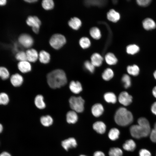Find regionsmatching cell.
<instances>
[{
  "instance_id": "1",
  "label": "cell",
  "mask_w": 156,
  "mask_h": 156,
  "mask_svg": "<svg viewBox=\"0 0 156 156\" xmlns=\"http://www.w3.org/2000/svg\"><path fill=\"white\" fill-rule=\"evenodd\" d=\"M138 125H134L130 128V131L133 138L138 139L147 137L151 131V127L148 120L141 117L138 120Z\"/></svg>"
},
{
  "instance_id": "2",
  "label": "cell",
  "mask_w": 156,
  "mask_h": 156,
  "mask_svg": "<svg viewBox=\"0 0 156 156\" xmlns=\"http://www.w3.org/2000/svg\"><path fill=\"white\" fill-rule=\"evenodd\" d=\"M47 78L49 86L54 89L62 87L67 82L66 74L61 69H56L50 72L47 74Z\"/></svg>"
},
{
  "instance_id": "3",
  "label": "cell",
  "mask_w": 156,
  "mask_h": 156,
  "mask_svg": "<svg viewBox=\"0 0 156 156\" xmlns=\"http://www.w3.org/2000/svg\"><path fill=\"white\" fill-rule=\"evenodd\" d=\"M114 120L116 122L118 125L125 126L132 122L133 117L131 112L126 108L122 107L116 111L115 115Z\"/></svg>"
},
{
  "instance_id": "4",
  "label": "cell",
  "mask_w": 156,
  "mask_h": 156,
  "mask_svg": "<svg viewBox=\"0 0 156 156\" xmlns=\"http://www.w3.org/2000/svg\"><path fill=\"white\" fill-rule=\"evenodd\" d=\"M66 42V39L65 36L59 34H56L53 35L49 41L50 46L56 50L61 49Z\"/></svg>"
},
{
  "instance_id": "5",
  "label": "cell",
  "mask_w": 156,
  "mask_h": 156,
  "mask_svg": "<svg viewBox=\"0 0 156 156\" xmlns=\"http://www.w3.org/2000/svg\"><path fill=\"white\" fill-rule=\"evenodd\" d=\"M69 105L73 111L81 113L84 110V101L81 96H71L69 100Z\"/></svg>"
},
{
  "instance_id": "6",
  "label": "cell",
  "mask_w": 156,
  "mask_h": 156,
  "mask_svg": "<svg viewBox=\"0 0 156 156\" xmlns=\"http://www.w3.org/2000/svg\"><path fill=\"white\" fill-rule=\"evenodd\" d=\"M27 24L32 27L33 31L35 34H38L39 31L41 22L38 17L36 16H29L26 20Z\"/></svg>"
},
{
  "instance_id": "7",
  "label": "cell",
  "mask_w": 156,
  "mask_h": 156,
  "mask_svg": "<svg viewBox=\"0 0 156 156\" xmlns=\"http://www.w3.org/2000/svg\"><path fill=\"white\" fill-rule=\"evenodd\" d=\"M18 42L24 47L29 48L34 44V40L32 37L27 34L21 35L18 38Z\"/></svg>"
},
{
  "instance_id": "8",
  "label": "cell",
  "mask_w": 156,
  "mask_h": 156,
  "mask_svg": "<svg viewBox=\"0 0 156 156\" xmlns=\"http://www.w3.org/2000/svg\"><path fill=\"white\" fill-rule=\"evenodd\" d=\"M118 99L119 102L123 105L127 106L132 102V97L126 92H122L119 94Z\"/></svg>"
},
{
  "instance_id": "9",
  "label": "cell",
  "mask_w": 156,
  "mask_h": 156,
  "mask_svg": "<svg viewBox=\"0 0 156 156\" xmlns=\"http://www.w3.org/2000/svg\"><path fill=\"white\" fill-rule=\"evenodd\" d=\"M27 61L30 62H35L38 58V53L37 51L34 49H28L25 52Z\"/></svg>"
},
{
  "instance_id": "10",
  "label": "cell",
  "mask_w": 156,
  "mask_h": 156,
  "mask_svg": "<svg viewBox=\"0 0 156 156\" xmlns=\"http://www.w3.org/2000/svg\"><path fill=\"white\" fill-rule=\"evenodd\" d=\"M77 145L76 140L73 138H69L62 142V146L67 151L69 148L76 147Z\"/></svg>"
},
{
  "instance_id": "11",
  "label": "cell",
  "mask_w": 156,
  "mask_h": 156,
  "mask_svg": "<svg viewBox=\"0 0 156 156\" xmlns=\"http://www.w3.org/2000/svg\"><path fill=\"white\" fill-rule=\"evenodd\" d=\"M10 80L13 86L17 87L22 85L23 79V77L21 75L18 73H16L11 76Z\"/></svg>"
},
{
  "instance_id": "12",
  "label": "cell",
  "mask_w": 156,
  "mask_h": 156,
  "mask_svg": "<svg viewBox=\"0 0 156 156\" xmlns=\"http://www.w3.org/2000/svg\"><path fill=\"white\" fill-rule=\"evenodd\" d=\"M19 70L23 73H26L30 71L31 69V65L27 61L19 62L18 64Z\"/></svg>"
},
{
  "instance_id": "13",
  "label": "cell",
  "mask_w": 156,
  "mask_h": 156,
  "mask_svg": "<svg viewBox=\"0 0 156 156\" xmlns=\"http://www.w3.org/2000/svg\"><path fill=\"white\" fill-rule=\"evenodd\" d=\"M69 87L71 91L75 94L79 93L82 90L81 85L78 81H72L70 83Z\"/></svg>"
},
{
  "instance_id": "14",
  "label": "cell",
  "mask_w": 156,
  "mask_h": 156,
  "mask_svg": "<svg viewBox=\"0 0 156 156\" xmlns=\"http://www.w3.org/2000/svg\"><path fill=\"white\" fill-rule=\"evenodd\" d=\"M91 111L92 114L94 116L98 117L103 114L104 111V108L101 104L96 103L92 106Z\"/></svg>"
},
{
  "instance_id": "15",
  "label": "cell",
  "mask_w": 156,
  "mask_h": 156,
  "mask_svg": "<svg viewBox=\"0 0 156 156\" xmlns=\"http://www.w3.org/2000/svg\"><path fill=\"white\" fill-rule=\"evenodd\" d=\"M91 62L94 66H99L102 64L103 60V57L99 54L95 53L93 54L91 57Z\"/></svg>"
},
{
  "instance_id": "16",
  "label": "cell",
  "mask_w": 156,
  "mask_h": 156,
  "mask_svg": "<svg viewBox=\"0 0 156 156\" xmlns=\"http://www.w3.org/2000/svg\"><path fill=\"white\" fill-rule=\"evenodd\" d=\"M38 59L40 62L44 64L49 63L50 60V55L48 52L44 50L40 51L38 54Z\"/></svg>"
},
{
  "instance_id": "17",
  "label": "cell",
  "mask_w": 156,
  "mask_h": 156,
  "mask_svg": "<svg viewBox=\"0 0 156 156\" xmlns=\"http://www.w3.org/2000/svg\"><path fill=\"white\" fill-rule=\"evenodd\" d=\"M93 128L98 133L102 134L105 131L106 126L102 122L97 121L95 122L93 125Z\"/></svg>"
},
{
  "instance_id": "18",
  "label": "cell",
  "mask_w": 156,
  "mask_h": 156,
  "mask_svg": "<svg viewBox=\"0 0 156 156\" xmlns=\"http://www.w3.org/2000/svg\"><path fill=\"white\" fill-rule=\"evenodd\" d=\"M78 116L75 112L72 110L68 111L66 115V119L68 123L70 124L75 123L78 120Z\"/></svg>"
},
{
  "instance_id": "19",
  "label": "cell",
  "mask_w": 156,
  "mask_h": 156,
  "mask_svg": "<svg viewBox=\"0 0 156 156\" xmlns=\"http://www.w3.org/2000/svg\"><path fill=\"white\" fill-rule=\"evenodd\" d=\"M142 25L144 28L146 30L154 29L156 26L154 21L150 18H147L144 19L142 22Z\"/></svg>"
},
{
  "instance_id": "20",
  "label": "cell",
  "mask_w": 156,
  "mask_h": 156,
  "mask_svg": "<svg viewBox=\"0 0 156 156\" xmlns=\"http://www.w3.org/2000/svg\"><path fill=\"white\" fill-rule=\"evenodd\" d=\"M120 16L119 14L112 9L110 10L107 14L108 19L113 22H116L118 21Z\"/></svg>"
},
{
  "instance_id": "21",
  "label": "cell",
  "mask_w": 156,
  "mask_h": 156,
  "mask_svg": "<svg viewBox=\"0 0 156 156\" xmlns=\"http://www.w3.org/2000/svg\"><path fill=\"white\" fill-rule=\"evenodd\" d=\"M69 26L74 30H77L80 27L81 25V20L78 18L74 17L72 18L68 22Z\"/></svg>"
},
{
  "instance_id": "22",
  "label": "cell",
  "mask_w": 156,
  "mask_h": 156,
  "mask_svg": "<svg viewBox=\"0 0 156 156\" xmlns=\"http://www.w3.org/2000/svg\"><path fill=\"white\" fill-rule=\"evenodd\" d=\"M34 103L36 106L39 109H43L45 107L46 104L44 101V98L41 95L39 94L36 96Z\"/></svg>"
},
{
  "instance_id": "23",
  "label": "cell",
  "mask_w": 156,
  "mask_h": 156,
  "mask_svg": "<svg viewBox=\"0 0 156 156\" xmlns=\"http://www.w3.org/2000/svg\"><path fill=\"white\" fill-rule=\"evenodd\" d=\"M136 145L135 142L132 140H127L123 145V148L125 150L133 151L135 149Z\"/></svg>"
},
{
  "instance_id": "24",
  "label": "cell",
  "mask_w": 156,
  "mask_h": 156,
  "mask_svg": "<svg viewBox=\"0 0 156 156\" xmlns=\"http://www.w3.org/2000/svg\"><path fill=\"white\" fill-rule=\"evenodd\" d=\"M105 60L107 63L110 65L116 64L118 60L115 55L112 53H108L105 57Z\"/></svg>"
},
{
  "instance_id": "25",
  "label": "cell",
  "mask_w": 156,
  "mask_h": 156,
  "mask_svg": "<svg viewBox=\"0 0 156 156\" xmlns=\"http://www.w3.org/2000/svg\"><path fill=\"white\" fill-rule=\"evenodd\" d=\"M105 100L109 103H115L116 101V97L114 93L112 92L105 93L104 95Z\"/></svg>"
},
{
  "instance_id": "26",
  "label": "cell",
  "mask_w": 156,
  "mask_h": 156,
  "mask_svg": "<svg viewBox=\"0 0 156 156\" xmlns=\"http://www.w3.org/2000/svg\"><path fill=\"white\" fill-rule=\"evenodd\" d=\"M40 121L42 125L45 127H49L53 123V118L49 115L42 116L40 118Z\"/></svg>"
},
{
  "instance_id": "27",
  "label": "cell",
  "mask_w": 156,
  "mask_h": 156,
  "mask_svg": "<svg viewBox=\"0 0 156 156\" xmlns=\"http://www.w3.org/2000/svg\"><path fill=\"white\" fill-rule=\"evenodd\" d=\"M127 71L130 75L135 76L139 74L140 69L136 65L129 66L127 68Z\"/></svg>"
},
{
  "instance_id": "28",
  "label": "cell",
  "mask_w": 156,
  "mask_h": 156,
  "mask_svg": "<svg viewBox=\"0 0 156 156\" xmlns=\"http://www.w3.org/2000/svg\"><path fill=\"white\" fill-rule=\"evenodd\" d=\"M120 134L119 130L116 128H113L109 131L108 137L112 140H115L118 138Z\"/></svg>"
},
{
  "instance_id": "29",
  "label": "cell",
  "mask_w": 156,
  "mask_h": 156,
  "mask_svg": "<svg viewBox=\"0 0 156 156\" xmlns=\"http://www.w3.org/2000/svg\"><path fill=\"white\" fill-rule=\"evenodd\" d=\"M114 76L113 70L110 68H107L104 71L102 74L103 78L105 81H109Z\"/></svg>"
},
{
  "instance_id": "30",
  "label": "cell",
  "mask_w": 156,
  "mask_h": 156,
  "mask_svg": "<svg viewBox=\"0 0 156 156\" xmlns=\"http://www.w3.org/2000/svg\"><path fill=\"white\" fill-rule=\"evenodd\" d=\"M42 5L44 9L50 10L53 8L54 3L52 0H44L42 2Z\"/></svg>"
},
{
  "instance_id": "31",
  "label": "cell",
  "mask_w": 156,
  "mask_h": 156,
  "mask_svg": "<svg viewBox=\"0 0 156 156\" xmlns=\"http://www.w3.org/2000/svg\"><path fill=\"white\" fill-rule=\"evenodd\" d=\"M91 36L94 39H99L101 37V34L99 29L96 27L91 28L90 31Z\"/></svg>"
},
{
  "instance_id": "32",
  "label": "cell",
  "mask_w": 156,
  "mask_h": 156,
  "mask_svg": "<svg viewBox=\"0 0 156 156\" xmlns=\"http://www.w3.org/2000/svg\"><path fill=\"white\" fill-rule=\"evenodd\" d=\"M140 50L139 47L135 44H130L128 46L126 51L128 54L133 55L138 52Z\"/></svg>"
},
{
  "instance_id": "33",
  "label": "cell",
  "mask_w": 156,
  "mask_h": 156,
  "mask_svg": "<svg viewBox=\"0 0 156 156\" xmlns=\"http://www.w3.org/2000/svg\"><path fill=\"white\" fill-rule=\"evenodd\" d=\"M123 152L119 148L114 147L111 148L109 152V156H122Z\"/></svg>"
},
{
  "instance_id": "34",
  "label": "cell",
  "mask_w": 156,
  "mask_h": 156,
  "mask_svg": "<svg viewBox=\"0 0 156 156\" xmlns=\"http://www.w3.org/2000/svg\"><path fill=\"white\" fill-rule=\"evenodd\" d=\"M80 46L83 49L89 47L90 45V40L87 37H83L81 38L79 41Z\"/></svg>"
},
{
  "instance_id": "35",
  "label": "cell",
  "mask_w": 156,
  "mask_h": 156,
  "mask_svg": "<svg viewBox=\"0 0 156 156\" xmlns=\"http://www.w3.org/2000/svg\"><path fill=\"white\" fill-rule=\"evenodd\" d=\"M122 81L124 84V87L126 88L129 87L131 84V79L129 75L124 74L122 78Z\"/></svg>"
},
{
  "instance_id": "36",
  "label": "cell",
  "mask_w": 156,
  "mask_h": 156,
  "mask_svg": "<svg viewBox=\"0 0 156 156\" xmlns=\"http://www.w3.org/2000/svg\"><path fill=\"white\" fill-rule=\"evenodd\" d=\"M10 76V73L8 70L4 67H0V77L3 80L8 79Z\"/></svg>"
},
{
  "instance_id": "37",
  "label": "cell",
  "mask_w": 156,
  "mask_h": 156,
  "mask_svg": "<svg viewBox=\"0 0 156 156\" xmlns=\"http://www.w3.org/2000/svg\"><path fill=\"white\" fill-rule=\"evenodd\" d=\"M9 101L8 95L6 93H0V104L5 105L7 104Z\"/></svg>"
},
{
  "instance_id": "38",
  "label": "cell",
  "mask_w": 156,
  "mask_h": 156,
  "mask_svg": "<svg viewBox=\"0 0 156 156\" xmlns=\"http://www.w3.org/2000/svg\"><path fill=\"white\" fill-rule=\"evenodd\" d=\"M15 57L20 62L27 61L26 53L23 51H20L17 53Z\"/></svg>"
},
{
  "instance_id": "39",
  "label": "cell",
  "mask_w": 156,
  "mask_h": 156,
  "mask_svg": "<svg viewBox=\"0 0 156 156\" xmlns=\"http://www.w3.org/2000/svg\"><path fill=\"white\" fill-rule=\"evenodd\" d=\"M85 68L91 73H93L94 70L95 66L91 62L88 61H86L84 64Z\"/></svg>"
},
{
  "instance_id": "40",
  "label": "cell",
  "mask_w": 156,
  "mask_h": 156,
  "mask_svg": "<svg viewBox=\"0 0 156 156\" xmlns=\"http://www.w3.org/2000/svg\"><path fill=\"white\" fill-rule=\"evenodd\" d=\"M150 136L151 141L156 143V122L154 124V128L151 131Z\"/></svg>"
},
{
  "instance_id": "41",
  "label": "cell",
  "mask_w": 156,
  "mask_h": 156,
  "mask_svg": "<svg viewBox=\"0 0 156 156\" xmlns=\"http://www.w3.org/2000/svg\"><path fill=\"white\" fill-rule=\"evenodd\" d=\"M151 0H137V2L138 4L140 5L143 6H146L151 3Z\"/></svg>"
},
{
  "instance_id": "42",
  "label": "cell",
  "mask_w": 156,
  "mask_h": 156,
  "mask_svg": "<svg viewBox=\"0 0 156 156\" xmlns=\"http://www.w3.org/2000/svg\"><path fill=\"white\" fill-rule=\"evenodd\" d=\"M139 156H151V154L148 150L142 149L139 151Z\"/></svg>"
},
{
  "instance_id": "43",
  "label": "cell",
  "mask_w": 156,
  "mask_h": 156,
  "mask_svg": "<svg viewBox=\"0 0 156 156\" xmlns=\"http://www.w3.org/2000/svg\"><path fill=\"white\" fill-rule=\"evenodd\" d=\"M151 111L152 112L156 115V102H155L151 107Z\"/></svg>"
},
{
  "instance_id": "44",
  "label": "cell",
  "mask_w": 156,
  "mask_h": 156,
  "mask_svg": "<svg viewBox=\"0 0 156 156\" xmlns=\"http://www.w3.org/2000/svg\"><path fill=\"white\" fill-rule=\"evenodd\" d=\"M94 156H105V155L103 152L101 151H97L94 153Z\"/></svg>"
},
{
  "instance_id": "45",
  "label": "cell",
  "mask_w": 156,
  "mask_h": 156,
  "mask_svg": "<svg viewBox=\"0 0 156 156\" xmlns=\"http://www.w3.org/2000/svg\"><path fill=\"white\" fill-rule=\"evenodd\" d=\"M0 156H11L10 154L9 153L6 152H4L1 153L0 154Z\"/></svg>"
},
{
  "instance_id": "46",
  "label": "cell",
  "mask_w": 156,
  "mask_h": 156,
  "mask_svg": "<svg viewBox=\"0 0 156 156\" xmlns=\"http://www.w3.org/2000/svg\"><path fill=\"white\" fill-rule=\"evenodd\" d=\"M152 93L153 96L156 98V86L153 88L152 90Z\"/></svg>"
},
{
  "instance_id": "47",
  "label": "cell",
  "mask_w": 156,
  "mask_h": 156,
  "mask_svg": "<svg viewBox=\"0 0 156 156\" xmlns=\"http://www.w3.org/2000/svg\"><path fill=\"white\" fill-rule=\"evenodd\" d=\"M6 3V1L5 0H0V5H5Z\"/></svg>"
},
{
  "instance_id": "48",
  "label": "cell",
  "mask_w": 156,
  "mask_h": 156,
  "mask_svg": "<svg viewBox=\"0 0 156 156\" xmlns=\"http://www.w3.org/2000/svg\"><path fill=\"white\" fill-rule=\"evenodd\" d=\"M38 1L36 0H25L26 2L29 3H32L36 2Z\"/></svg>"
},
{
  "instance_id": "49",
  "label": "cell",
  "mask_w": 156,
  "mask_h": 156,
  "mask_svg": "<svg viewBox=\"0 0 156 156\" xmlns=\"http://www.w3.org/2000/svg\"><path fill=\"white\" fill-rule=\"evenodd\" d=\"M3 129V126L1 124H0V133L2 132Z\"/></svg>"
},
{
  "instance_id": "50",
  "label": "cell",
  "mask_w": 156,
  "mask_h": 156,
  "mask_svg": "<svg viewBox=\"0 0 156 156\" xmlns=\"http://www.w3.org/2000/svg\"><path fill=\"white\" fill-rule=\"evenodd\" d=\"M153 75L155 78L156 79V70L154 73Z\"/></svg>"
},
{
  "instance_id": "51",
  "label": "cell",
  "mask_w": 156,
  "mask_h": 156,
  "mask_svg": "<svg viewBox=\"0 0 156 156\" xmlns=\"http://www.w3.org/2000/svg\"><path fill=\"white\" fill-rule=\"evenodd\" d=\"M80 156H86L85 155H80Z\"/></svg>"
}]
</instances>
